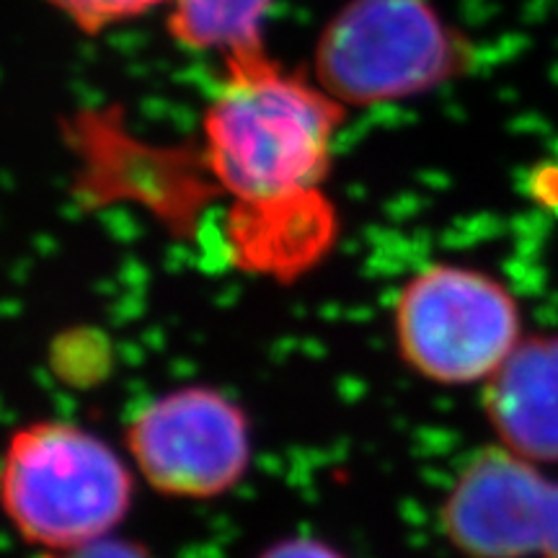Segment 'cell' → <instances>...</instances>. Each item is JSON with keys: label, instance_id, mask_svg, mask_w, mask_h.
Wrapping results in <instances>:
<instances>
[{"label": "cell", "instance_id": "6da1fadb", "mask_svg": "<svg viewBox=\"0 0 558 558\" xmlns=\"http://www.w3.org/2000/svg\"><path fill=\"white\" fill-rule=\"evenodd\" d=\"M347 107L267 50L226 60L202 120L205 166L233 199L230 215H262L326 199L333 143Z\"/></svg>", "mask_w": 558, "mask_h": 558}, {"label": "cell", "instance_id": "7a4b0ae2", "mask_svg": "<svg viewBox=\"0 0 558 558\" xmlns=\"http://www.w3.org/2000/svg\"><path fill=\"white\" fill-rule=\"evenodd\" d=\"M135 486L128 456L70 418L19 424L0 448V514L21 543L52 556L120 533Z\"/></svg>", "mask_w": 558, "mask_h": 558}, {"label": "cell", "instance_id": "3957f363", "mask_svg": "<svg viewBox=\"0 0 558 558\" xmlns=\"http://www.w3.org/2000/svg\"><path fill=\"white\" fill-rule=\"evenodd\" d=\"M471 65V41L429 0H352L320 32L313 81L341 107H378L427 94Z\"/></svg>", "mask_w": 558, "mask_h": 558}, {"label": "cell", "instance_id": "277c9868", "mask_svg": "<svg viewBox=\"0 0 558 558\" xmlns=\"http://www.w3.org/2000/svg\"><path fill=\"white\" fill-rule=\"evenodd\" d=\"M393 341L403 365L432 386H484L522 341L520 303L484 269L429 264L396 295Z\"/></svg>", "mask_w": 558, "mask_h": 558}, {"label": "cell", "instance_id": "5b68a950", "mask_svg": "<svg viewBox=\"0 0 558 558\" xmlns=\"http://www.w3.org/2000/svg\"><path fill=\"white\" fill-rule=\"evenodd\" d=\"M137 478L166 499L215 501L243 484L254 463L248 411L222 388L190 383L150 396L124 424Z\"/></svg>", "mask_w": 558, "mask_h": 558}, {"label": "cell", "instance_id": "8992f818", "mask_svg": "<svg viewBox=\"0 0 558 558\" xmlns=\"http://www.w3.org/2000/svg\"><path fill=\"white\" fill-rule=\"evenodd\" d=\"M554 481L494 445L465 460L439 505V530L463 558H538Z\"/></svg>", "mask_w": 558, "mask_h": 558}, {"label": "cell", "instance_id": "52a82bcc", "mask_svg": "<svg viewBox=\"0 0 558 558\" xmlns=\"http://www.w3.org/2000/svg\"><path fill=\"white\" fill-rule=\"evenodd\" d=\"M484 414L501 448L558 463V337L522 339L484 383Z\"/></svg>", "mask_w": 558, "mask_h": 558}, {"label": "cell", "instance_id": "ba28073f", "mask_svg": "<svg viewBox=\"0 0 558 558\" xmlns=\"http://www.w3.org/2000/svg\"><path fill=\"white\" fill-rule=\"evenodd\" d=\"M271 0H171L169 34L184 50L222 60L264 52V19Z\"/></svg>", "mask_w": 558, "mask_h": 558}, {"label": "cell", "instance_id": "9c48e42d", "mask_svg": "<svg viewBox=\"0 0 558 558\" xmlns=\"http://www.w3.org/2000/svg\"><path fill=\"white\" fill-rule=\"evenodd\" d=\"M47 3L68 21H73L81 32L99 34L111 26L128 24L171 0H47Z\"/></svg>", "mask_w": 558, "mask_h": 558}, {"label": "cell", "instance_id": "30bf717a", "mask_svg": "<svg viewBox=\"0 0 558 558\" xmlns=\"http://www.w3.org/2000/svg\"><path fill=\"white\" fill-rule=\"evenodd\" d=\"M254 558H349L333 543L318 535H284L264 546Z\"/></svg>", "mask_w": 558, "mask_h": 558}, {"label": "cell", "instance_id": "8fae6325", "mask_svg": "<svg viewBox=\"0 0 558 558\" xmlns=\"http://www.w3.org/2000/svg\"><path fill=\"white\" fill-rule=\"evenodd\" d=\"M52 558H156V556H153L150 548L143 546L140 541L122 538V535L117 533L104 541L88 543V546L68 550V554H60Z\"/></svg>", "mask_w": 558, "mask_h": 558}, {"label": "cell", "instance_id": "7c38bea8", "mask_svg": "<svg viewBox=\"0 0 558 558\" xmlns=\"http://www.w3.org/2000/svg\"><path fill=\"white\" fill-rule=\"evenodd\" d=\"M530 194L543 207H558V166H538L530 177Z\"/></svg>", "mask_w": 558, "mask_h": 558}, {"label": "cell", "instance_id": "4fadbf2b", "mask_svg": "<svg viewBox=\"0 0 558 558\" xmlns=\"http://www.w3.org/2000/svg\"><path fill=\"white\" fill-rule=\"evenodd\" d=\"M538 558H558V481H554V497H550L546 538H543V548Z\"/></svg>", "mask_w": 558, "mask_h": 558}]
</instances>
